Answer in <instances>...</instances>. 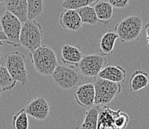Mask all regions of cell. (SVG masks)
Returning <instances> with one entry per match:
<instances>
[{"label": "cell", "instance_id": "obj_30", "mask_svg": "<svg viewBox=\"0 0 149 129\" xmlns=\"http://www.w3.org/2000/svg\"><path fill=\"white\" fill-rule=\"evenodd\" d=\"M2 2H1V1H0V8H2Z\"/></svg>", "mask_w": 149, "mask_h": 129}, {"label": "cell", "instance_id": "obj_18", "mask_svg": "<svg viewBox=\"0 0 149 129\" xmlns=\"http://www.w3.org/2000/svg\"><path fill=\"white\" fill-rule=\"evenodd\" d=\"M148 85V73L143 70H136L133 73L129 80V87L132 92L137 91L146 88Z\"/></svg>", "mask_w": 149, "mask_h": 129}, {"label": "cell", "instance_id": "obj_28", "mask_svg": "<svg viewBox=\"0 0 149 129\" xmlns=\"http://www.w3.org/2000/svg\"><path fill=\"white\" fill-rule=\"evenodd\" d=\"M0 40H2V41H3V40H6V37H5V35H4L2 31H0Z\"/></svg>", "mask_w": 149, "mask_h": 129}, {"label": "cell", "instance_id": "obj_7", "mask_svg": "<svg viewBox=\"0 0 149 129\" xmlns=\"http://www.w3.org/2000/svg\"><path fill=\"white\" fill-rule=\"evenodd\" d=\"M0 24L6 37L5 41L7 43L13 47H19V35L22 27V23L12 13L6 11L0 17Z\"/></svg>", "mask_w": 149, "mask_h": 129}, {"label": "cell", "instance_id": "obj_13", "mask_svg": "<svg viewBox=\"0 0 149 129\" xmlns=\"http://www.w3.org/2000/svg\"><path fill=\"white\" fill-rule=\"evenodd\" d=\"M102 79L121 84L126 78V71L120 66H105L97 75Z\"/></svg>", "mask_w": 149, "mask_h": 129}, {"label": "cell", "instance_id": "obj_19", "mask_svg": "<svg viewBox=\"0 0 149 129\" xmlns=\"http://www.w3.org/2000/svg\"><path fill=\"white\" fill-rule=\"evenodd\" d=\"M102 106L94 105L85 112L80 129H97L99 113Z\"/></svg>", "mask_w": 149, "mask_h": 129}, {"label": "cell", "instance_id": "obj_25", "mask_svg": "<svg viewBox=\"0 0 149 129\" xmlns=\"http://www.w3.org/2000/svg\"><path fill=\"white\" fill-rule=\"evenodd\" d=\"M108 2L115 8H125L129 5V0H108Z\"/></svg>", "mask_w": 149, "mask_h": 129}, {"label": "cell", "instance_id": "obj_15", "mask_svg": "<svg viewBox=\"0 0 149 129\" xmlns=\"http://www.w3.org/2000/svg\"><path fill=\"white\" fill-rule=\"evenodd\" d=\"M83 56V53L78 47L69 44L62 46L61 59L63 63L70 66H78Z\"/></svg>", "mask_w": 149, "mask_h": 129}, {"label": "cell", "instance_id": "obj_10", "mask_svg": "<svg viewBox=\"0 0 149 129\" xmlns=\"http://www.w3.org/2000/svg\"><path fill=\"white\" fill-rule=\"evenodd\" d=\"M74 97L77 104L82 108L89 109L94 106L95 91L93 83H87L78 87Z\"/></svg>", "mask_w": 149, "mask_h": 129}, {"label": "cell", "instance_id": "obj_11", "mask_svg": "<svg viewBox=\"0 0 149 129\" xmlns=\"http://www.w3.org/2000/svg\"><path fill=\"white\" fill-rule=\"evenodd\" d=\"M59 24L63 29L77 32L82 25L77 10L65 9L59 16Z\"/></svg>", "mask_w": 149, "mask_h": 129}, {"label": "cell", "instance_id": "obj_5", "mask_svg": "<svg viewBox=\"0 0 149 129\" xmlns=\"http://www.w3.org/2000/svg\"><path fill=\"white\" fill-rule=\"evenodd\" d=\"M5 68L16 82L26 85L28 79L25 55L18 51L8 53L5 55Z\"/></svg>", "mask_w": 149, "mask_h": 129}, {"label": "cell", "instance_id": "obj_1", "mask_svg": "<svg viewBox=\"0 0 149 129\" xmlns=\"http://www.w3.org/2000/svg\"><path fill=\"white\" fill-rule=\"evenodd\" d=\"M30 58L35 70L42 76L51 75L58 66L56 53L46 45H41L39 48L30 52Z\"/></svg>", "mask_w": 149, "mask_h": 129}, {"label": "cell", "instance_id": "obj_9", "mask_svg": "<svg viewBox=\"0 0 149 129\" xmlns=\"http://www.w3.org/2000/svg\"><path fill=\"white\" fill-rule=\"evenodd\" d=\"M24 108L27 114L37 120L45 119L49 115V104L47 99L43 96L35 97Z\"/></svg>", "mask_w": 149, "mask_h": 129}, {"label": "cell", "instance_id": "obj_16", "mask_svg": "<svg viewBox=\"0 0 149 129\" xmlns=\"http://www.w3.org/2000/svg\"><path fill=\"white\" fill-rule=\"evenodd\" d=\"M99 23L108 25L113 16V8L105 0H99L93 7Z\"/></svg>", "mask_w": 149, "mask_h": 129}, {"label": "cell", "instance_id": "obj_4", "mask_svg": "<svg viewBox=\"0 0 149 129\" xmlns=\"http://www.w3.org/2000/svg\"><path fill=\"white\" fill-rule=\"evenodd\" d=\"M95 91L94 105L105 106L111 102L122 91L121 85L97 76L93 81Z\"/></svg>", "mask_w": 149, "mask_h": 129}, {"label": "cell", "instance_id": "obj_17", "mask_svg": "<svg viewBox=\"0 0 149 129\" xmlns=\"http://www.w3.org/2000/svg\"><path fill=\"white\" fill-rule=\"evenodd\" d=\"M117 39L118 37L113 31H108L104 34L99 41V50L100 55L105 57L111 55Z\"/></svg>", "mask_w": 149, "mask_h": 129}, {"label": "cell", "instance_id": "obj_24", "mask_svg": "<svg viewBox=\"0 0 149 129\" xmlns=\"http://www.w3.org/2000/svg\"><path fill=\"white\" fill-rule=\"evenodd\" d=\"M99 0H63L62 6L65 9L78 10L83 7L90 6Z\"/></svg>", "mask_w": 149, "mask_h": 129}, {"label": "cell", "instance_id": "obj_27", "mask_svg": "<svg viewBox=\"0 0 149 129\" xmlns=\"http://www.w3.org/2000/svg\"><path fill=\"white\" fill-rule=\"evenodd\" d=\"M146 40H147V45H148V23H147L146 25Z\"/></svg>", "mask_w": 149, "mask_h": 129}, {"label": "cell", "instance_id": "obj_22", "mask_svg": "<svg viewBox=\"0 0 149 129\" xmlns=\"http://www.w3.org/2000/svg\"><path fill=\"white\" fill-rule=\"evenodd\" d=\"M12 125L14 129H29V121L25 108H22L13 116Z\"/></svg>", "mask_w": 149, "mask_h": 129}, {"label": "cell", "instance_id": "obj_14", "mask_svg": "<svg viewBox=\"0 0 149 129\" xmlns=\"http://www.w3.org/2000/svg\"><path fill=\"white\" fill-rule=\"evenodd\" d=\"M7 11L14 15L21 23L28 20L27 0H4Z\"/></svg>", "mask_w": 149, "mask_h": 129}, {"label": "cell", "instance_id": "obj_2", "mask_svg": "<svg viewBox=\"0 0 149 129\" xmlns=\"http://www.w3.org/2000/svg\"><path fill=\"white\" fill-rule=\"evenodd\" d=\"M143 20L139 15H131L115 25L114 31L123 43L139 40L143 30Z\"/></svg>", "mask_w": 149, "mask_h": 129}, {"label": "cell", "instance_id": "obj_8", "mask_svg": "<svg viewBox=\"0 0 149 129\" xmlns=\"http://www.w3.org/2000/svg\"><path fill=\"white\" fill-rule=\"evenodd\" d=\"M106 63L107 60L105 56L92 54L84 55L78 66L82 75L95 78L106 66Z\"/></svg>", "mask_w": 149, "mask_h": 129}, {"label": "cell", "instance_id": "obj_20", "mask_svg": "<svg viewBox=\"0 0 149 129\" xmlns=\"http://www.w3.org/2000/svg\"><path fill=\"white\" fill-rule=\"evenodd\" d=\"M77 11L79 13L82 24L85 23L91 25H95L99 23L93 7H83Z\"/></svg>", "mask_w": 149, "mask_h": 129}, {"label": "cell", "instance_id": "obj_3", "mask_svg": "<svg viewBox=\"0 0 149 129\" xmlns=\"http://www.w3.org/2000/svg\"><path fill=\"white\" fill-rule=\"evenodd\" d=\"M42 37V28L37 21L28 20L23 23L19 35L20 46L32 52L41 46Z\"/></svg>", "mask_w": 149, "mask_h": 129}, {"label": "cell", "instance_id": "obj_12", "mask_svg": "<svg viewBox=\"0 0 149 129\" xmlns=\"http://www.w3.org/2000/svg\"><path fill=\"white\" fill-rule=\"evenodd\" d=\"M118 111H113L108 106H102L99 113L97 129H120L115 119Z\"/></svg>", "mask_w": 149, "mask_h": 129}, {"label": "cell", "instance_id": "obj_23", "mask_svg": "<svg viewBox=\"0 0 149 129\" xmlns=\"http://www.w3.org/2000/svg\"><path fill=\"white\" fill-rule=\"evenodd\" d=\"M28 20H32L39 16L43 10V0H27Z\"/></svg>", "mask_w": 149, "mask_h": 129}, {"label": "cell", "instance_id": "obj_26", "mask_svg": "<svg viewBox=\"0 0 149 129\" xmlns=\"http://www.w3.org/2000/svg\"><path fill=\"white\" fill-rule=\"evenodd\" d=\"M3 50H4V44L3 43H2V40H0V60H1V58H2Z\"/></svg>", "mask_w": 149, "mask_h": 129}, {"label": "cell", "instance_id": "obj_29", "mask_svg": "<svg viewBox=\"0 0 149 129\" xmlns=\"http://www.w3.org/2000/svg\"><path fill=\"white\" fill-rule=\"evenodd\" d=\"M2 90L0 89V97H1V96H2Z\"/></svg>", "mask_w": 149, "mask_h": 129}, {"label": "cell", "instance_id": "obj_6", "mask_svg": "<svg viewBox=\"0 0 149 129\" xmlns=\"http://www.w3.org/2000/svg\"><path fill=\"white\" fill-rule=\"evenodd\" d=\"M51 76L56 86L62 90H70L76 87L83 78L82 75L74 68L59 64Z\"/></svg>", "mask_w": 149, "mask_h": 129}, {"label": "cell", "instance_id": "obj_21", "mask_svg": "<svg viewBox=\"0 0 149 129\" xmlns=\"http://www.w3.org/2000/svg\"><path fill=\"white\" fill-rule=\"evenodd\" d=\"M17 82L12 78L5 66L0 64V89L2 91L12 90Z\"/></svg>", "mask_w": 149, "mask_h": 129}]
</instances>
